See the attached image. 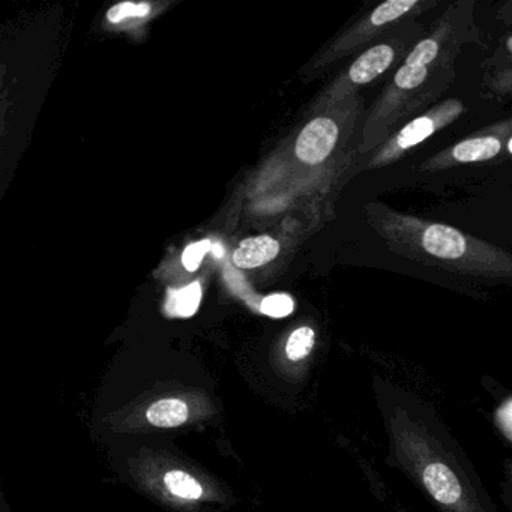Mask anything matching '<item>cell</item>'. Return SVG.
<instances>
[{
  "label": "cell",
  "mask_w": 512,
  "mask_h": 512,
  "mask_svg": "<svg viewBox=\"0 0 512 512\" xmlns=\"http://www.w3.org/2000/svg\"><path fill=\"white\" fill-rule=\"evenodd\" d=\"M394 461L443 512H496L478 476L439 419L419 401L383 404Z\"/></svg>",
  "instance_id": "cell-1"
},
{
  "label": "cell",
  "mask_w": 512,
  "mask_h": 512,
  "mask_svg": "<svg viewBox=\"0 0 512 512\" xmlns=\"http://www.w3.org/2000/svg\"><path fill=\"white\" fill-rule=\"evenodd\" d=\"M472 7L470 2L449 7L433 31L407 53L371 107L362 134V152L376 151L400 122L407 121L451 86L458 55L466 44L475 43L478 38Z\"/></svg>",
  "instance_id": "cell-2"
},
{
  "label": "cell",
  "mask_w": 512,
  "mask_h": 512,
  "mask_svg": "<svg viewBox=\"0 0 512 512\" xmlns=\"http://www.w3.org/2000/svg\"><path fill=\"white\" fill-rule=\"evenodd\" d=\"M367 220L383 244L410 262L464 277L512 280V254L448 224L434 223L382 202L367 206Z\"/></svg>",
  "instance_id": "cell-3"
},
{
  "label": "cell",
  "mask_w": 512,
  "mask_h": 512,
  "mask_svg": "<svg viewBox=\"0 0 512 512\" xmlns=\"http://www.w3.org/2000/svg\"><path fill=\"white\" fill-rule=\"evenodd\" d=\"M466 112V104L457 98H448L430 107L421 115L410 119L403 127L395 130L388 140L373 152L368 161V169H383L397 163L425 140L454 124Z\"/></svg>",
  "instance_id": "cell-4"
},
{
  "label": "cell",
  "mask_w": 512,
  "mask_h": 512,
  "mask_svg": "<svg viewBox=\"0 0 512 512\" xmlns=\"http://www.w3.org/2000/svg\"><path fill=\"white\" fill-rule=\"evenodd\" d=\"M512 136V119L496 122L421 163L419 172H443L464 164L485 163L502 155Z\"/></svg>",
  "instance_id": "cell-5"
},
{
  "label": "cell",
  "mask_w": 512,
  "mask_h": 512,
  "mask_svg": "<svg viewBox=\"0 0 512 512\" xmlns=\"http://www.w3.org/2000/svg\"><path fill=\"white\" fill-rule=\"evenodd\" d=\"M340 136V125L335 119L326 116L316 118L299 134L295 146L296 157L308 166H319L331 157Z\"/></svg>",
  "instance_id": "cell-6"
},
{
  "label": "cell",
  "mask_w": 512,
  "mask_h": 512,
  "mask_svg": "<svg viewBox=\"0 0 512 512\" xmlns=\"http://www.w3.org/2000/svg\"><path fill=\"white\" fill-rule=\"evenodd\" d=\"M482 86L497 98H512V32L482 65Z\"/></svg>",
  "instance_id": "cell-7"
},
{
  "label": "cell",
  "mask_w": 512,
  "mask_h": 512,
  "mask_svg": "<svg viewBox=\"0 0 512 512\" xmlns=\"http://www.w3.org/2000/svg\"><path fill=\"white\" fill-rule=\"evenodd\" d=\"M280 253V244L271 236H256L241 242L233 254V263L241 269L259 268Z\"/></svg>",
  "instance_id": "cell-8"
},
{
  "label": "cell",
  "mask_w": 512,
  "mask_h": 512,
  "mask_svg": "<svg viewBox=\"0 0 512 512\" xmlns=\"http://www.w3.org/2000/svg\"><path fill=\"white\" fill-rule=\"evenodd\" d=\"M190 409L185 401L179 398H164V400L155 401L148 412L146 418L154 427L175 428L181 427L188 421Z\"/></svg>",
  "instance_id": "cell-9"
},
{
  "label": "cell",
  "mask_w": 512,
  "mask_h": 512,
  "mask_svg": "<svg viewBox=\"0 0 512 512\" xmlns=\"http://www.w3.org/2000/svg\"><path fill=\"white\" fill-rule=\"evenodd\" d=\"M202 286L193 283L184 289H170L167 293L166 311L172 317H191L199 310Z\"/></svg>",
  "instance_id": "cell-10"
},
{
  "label": "cell",
  "mask_w": 512,
  "mask_h": 512,
  "mask_svg": "<svg viewBox=\"0 0 512 512\" xmlns=\"http://www.w3.org/2000/svg\"><path fill=\"white\" fill-rule=\"evenodd\" d=\"M164 484L173 496L182 497V499L197 500L203 496L202 484L194 476L182 470L167 472L164 475Z\"/></svg>",
  "instance_id": "cell-11"
},
{
  "label": "cell",
  "mask_w": 512,
  "mask_h": 512,
  "mask_svg": "<svg viewBox=\"0 0 512 512\" xmlns=\"http://www.w3.org/2000/svg\"><path fill=\"white\" fill-rule=\"evenodd\" d=\"M314 341H316V334L310 326L296 329L286 344L287 358L290 361H301V359L307 358L313 350Z\"/></svg>",
  "instance_id": "cell-12"
},
{
  "label": "cell",
  "mask_w": 512,
  "mask_h": 512,
  "mask_svg": "<svg viewBox=\"0 0 512 512\" xmlns=\"http://www.w3.org/2000/svg\"><path fill=\"white\" fill-rule=\"evenodd\" d=\"M293 308H295L293 299L290 298L289 295L278 293V295H271L263 299L260 310H262V313L266 314V316L281 319V317H287L289 314H292Z\"/></svg>",
  "instance_id": "cell-13"
},
{
  "label": "cell",
  "mask_w": 512,
  "mask_h": 512,
  "mask_svg": "<svg viewBox=\"0 0 512 512\" xmlns=\"http://www.w3.org/2000/svg\"><path fill=\"white\" fill-rule=\"evenodd\" d=\"M151 11L149 4H133V2H122L110 8L107 13V19L112 23H121L122 20L130 19V17H145Z\"/></svg>",
  "instance_id": "cell-14"
},
{
  "label": "cell",
  "mask_w": 512,
  "mask_h": 512,
  "mask_svg": "<svg viewBox=\"0 0 512 512\" xmlns=\"http://www.w3.org/2000/svg\"><path fill=\"white\" fill-rule=\"evenodd\" d=\"M211 250L212 242L208 241V239L188 245V247L185 248L184 254H182V263H184L185 269L190 272L197 271L200 263H202L203 257Z\"/></svg>",
  "instance_id": "cell-15"
},
{
  "label": "cell",
  "mask_w": 512,
  "mask_h": 512,
  "mask_svg": "<svg viewBox=\"0 0 512 512\" xmlns=\"http://www.w3.org/2000/svg\"><path fill=\"white\" fill-rule=\"evenodd\" d=\"M503 428L512 436V404H508L502 412Z\"/></svg>",
  "instance_id": "cell-16"
},
{
  "label": "cell",
  "mask_w": 512,
  "mask_h": 512,
  "mask_svg": "<svg viewBox=\"0 0 512 512\" xmlns=\"http://www.w3.org/2000/svg\"><path fill=\"white\" fill-rule=\"evenodd\" d=\"M506 152L512 157V136L509 137L508 142H506Z\"/></svg>",
  "instance_id": "cell-17"
},
{
  "label": "cell",
  "mask_w": 512,
  "mask_h": 512,
  "mask_svg": "<svg viewBox=\"0 0 512 512\" xmlns=\"http://www.w3.org/2000/svg\"><path fill=\"white\" fill-rule=\"evenodd\" d=\"M506 8H508V10H509V13H506V14H508L509 17H512V4L506 5Z\"/></svg>",
  "instance_id": "cell-18"
}]
</instances>
